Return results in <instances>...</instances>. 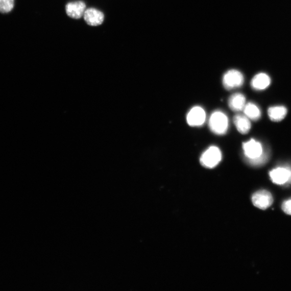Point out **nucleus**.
I'll return each mask as SVG.
<instances>
[{"label": "nucleus", "mask_w": 291, "mask_h": 291, "mask_svg": "<svg viewBox=\"0 0 291 291\" xmlns=\"http://www.w3.org/2000/svg\"><path fill=\"white\" fill-rule=\"evenodd\" d=\"M243 150L247 161L251 166H261L269 158L268 155L264 152L261 143L254 139L243 143Z\"/></svg>", "instance_id": "nucleus-1"}, {"label": "nucleus", "mask_w": 291, "mask_h": 291, "mask_svg": "<svg viewBox=\"0 0 291 291\" xmlns=\"http://www.w3.org/2000/svg\"><path fill=\"white\" fill-rule=\"evenodd\" d=\"M209 127L210 131L216 135L225 134L229 128L227 115L221 111L213 112L210 116Z\"/></svg>", "instance_id": "nucleus-2"}, {"label": "nucleus", "mask_w": 291, "mask_h": 291, "mask_svg": "<svg viewBox=\"0 0 291 291\" xmlns=\"http://www.w3.org/2000/svg\"><path fill=\"white\" fill-rule=\"evenodd\" d=\"M222 159V154L220 149L215 146H211L201 155L200 163L202 166L212 169L217 166Z\"/></svg>", "instance_id": "nucleus-3"}, {"label": "nucleus", "mask_w": 291, "mask_h": 291, "mask_svg": "<svg viewBox=\"0 0 291 291\" xmlns=\"http://www.w3.org/2000/svg\"><path fill=\"white\" fill-rule=\"evenodd\" d=\"M244 76L237 70L228 71L223 77V85L228 90L238 88L244 84Z\"/></svg>", "instance_id": "nucleus-4"}, {"label": "nucleus", "mask_w": 291, "mask_h": 291, "mask_svg": "<svg viewBox=\"0 0 291 291\" xmlns=\"http://www.w3.org/2000/svg\"><path fill=\"white\" fill-rule=\"evenodd\" d=\"M269 175L272 181L278 185L291 183V168L289 167H277L270 171Z\"/></svg>", "instance_id": "nucleus-5"}, {"label": "nucleus", "mask_w": 291, "mask_h": 291, "mask_svg": "<svg viewBox=\"0 0 291 291\" xmlns=\"http://www.w3.org/2000/svg\"><path fill=\"white\" fill-rule=\"evenodd\" d=\"M252 201L254 205L257 208L265 210L272 205L274 199L269 191L266 190H261L254 193L252 197Z\"/></svg>", "instance_id": "nucleus-6"}, {"label": "nucleus", "mask_w": 291, "mask_h": 291, "mask_svg": "<svg viewBox=\"0 0 291 291\" xmlns=\"http://www.w3.org/2000/svg\"><path fill=\"white\" fill-rule=\"evenodd\" d=\"M188 124L192 127H200L205 124L206 113L200 106H194L187 115Z\"/></svg>", "instance_id": "nucleus-7"}, {"label": "nucleus", "mask_w": 291, "mask_h": 291, "mask_svg": "<svg viewBox=\"0 0 291 291\" xmlns=\"http://www.w3.org/2000/svg\"><path fill=\"white\" fill-rule=\"evenodd\" d=\"M85 22L90 26L96 27L103 24L105 16L104 13L94 8L86 9L83 16Z\"/></svg>", "instance_id": "nucleus-8"}, {"label": "nucleus", "mask_w": 291, "mask_h": 291, "mask_svg": "<svg viewBox=\"0 0 291 291\" xmlns=\"http://www.w3.org/2000/svg\"><path fill=\"white\" fill-rule=\"evenodd\" d=\"M86 5L82 1H76L67 3L65 6L67 15L71 18L78 19L82 18L86 11Z\"/></svg>", "instance_id": "nucleus-9"}, {"label": "nucleus", "mask_w": 291, "mask_h": 291, "mask_svg": "<svg viewBox=\"0 0 291 291\" xmlns=\"http://www.w3.org/2000/svg\"><path fill=\"white\" fill-rule=\"evenodd\" d=\"M246 105V98L244 94L236 93L229 97L228 105L233 111L239 112L244 110Z\"/></svg>", "instance_id": "nucleus-10"}, {"label": "nucleus", "mask_w": 291, "mask_h": 291, "mask_svg": "<svg viewBox=\"0 0 291 291\" xmlns=\"http://www.w3.org/2000/svg\"><path fill=\"white\" fill-rule=\"evenodd\" d=\"M271 84L270 77L265 73H259L252 79L251 85L257 91L264 90L268 88Z\"/></svg>", "instance_id": "nucleus-11"}, {"label": "nucleus", "mask_w": 291, "mask_h": 291, "mask_svg": "<svg viewBox=\"0 0 291 291\" xmlns=\"http://www.w3.org/2000/svg\"><path fill=\"white\" fill-rule=\"evenodd\" d=\"M234 123L238 131L243 134L249 133L251 128L250 119L245 114L235 115L234 117Z\"/></svg>", "instance_id": "nucleus-12"}, {"label": "nucleus", "mask_w": 291, "mask_h": 291, "mask_svg": "<svg viewBox=\"0 0 291 291\" xmlns=\"http://www.w3.org/2000/svg\"><path fill=\"white\" fill-rule=\"evenodd\" d=\"M268 112L269 118L272 121L278 122L285 118L287 113V110L283 106H273L268 109Z\"/></svg>", "instance_id": "nucleus-13"}, {"label": "nucleus", "mask_w": 291, "mask_h": 291, "mask_svg": "<svg viewBox=\"0 0 291 291\" xmlns=\"http://www.w3.org/2000/svg\"><path fill=\"white\" fill-rule=\"evenodd\" d=\"M244 111L245 114L251 120L256 121L260 118V110L258 106L253 103L246 104Z\"/></svg>", "instance_id": "nucleus-14"}, {"label": "nucleus", "mask_w": 291, "mask_h": 291, "mask_svg": "<svg viewBox=\"0 0 291 291\" xmlns=\"http://www.w3.org/2000/svg\"><path fill=\"white\" fill-rule=\"evenodd\" d=\"M14 6V0H0V12L7 13L12 11Z\"/></svg>", "instance_id": "nucleus-15"}, {"label": "nucleus", "mask_w": 291, "mask_h": 291, "mask_svg": "<svg viewBox=\"0 0 291 291\" xmlns=\"http://www.w3.org/2000/svg\"><path fill=\"white\" fill-rule=\"evenodd\" d=\"M282 209L286 214L291 215V199L283 202Z\"/></svg>", "instance_id": "nucleus-16"}]
</instances>
